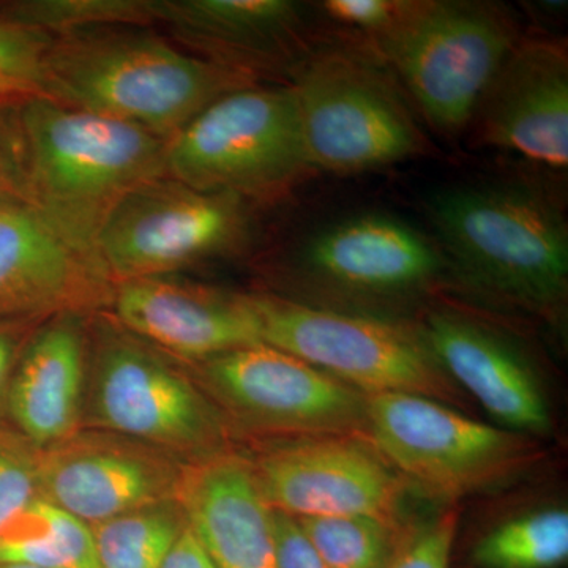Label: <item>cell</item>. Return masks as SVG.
Here are the masks:
<instances>
[{
	"mask_svg": "<svg viewBox=\"0 0 568 568\" xmlns=\"http://www.w3.org/2000/svg\"><path fill=\"white\" fill-rule=\"evenodd\" d=\"M43 80L44 99L168 141L220 97L260 78L182 51L151 28H95L52 37Z\"/></svg>",
	"mask_w": 568,
	"mask_h": 568,
	"instance_id": "obj_1",
	"label": "cell"
},
{
	"mask_svg": "<svg viewBox=\"0 0 568 568\" xmlns=\"http://www.w3.org/2000/svg\"><path fill=\"white\" fill-rule=\"evenodd\" d=\"M18 122L29 204L99 261L97 241L114 209L138 186L168 175V141L48 99L18 108Z\"/></svg>",
	"mask_w": 568,
	"mask_h": 568,
	"instance_id": "obj_2",
	"label": "cell"
},
{
	"mask_svg": "<svg viewBox=\"0 0 568 568\" xmlns=\"http://www.w3.org/2000/svg\"><path fill=\"white\" fill-rule=\"evenodd\" d=\"M82 428L132 437L185 463L234 450L230 426L186 365L123 327L110 310L89 320Z\"/></svg>",
	"mask_w": 568,
	"mask_h": 568,
	"instance_id": "obj_3",
	"label": "cell"
},
{
	"mask_svg": "<svg viewBox=\"0 0 568 568\" xmlns=\"http://www.w3.org/2000/svg\"><path fill=\"white\" fill-rule=\"evenodd\" d=\"M428 212L467 278L537 312L566 298L567 222L544 194L515 185L463 186L437 193Z\"/></svg>",
	"mask_w": 568,
	"mask_h": 568,
	"instance_id": "obj_4",
	"label": "cell"
},
{
	"mask_svg": "<svg viewBox=\"0 0 568 568\" xmlns=\"http://www.w3.org/2000/svg\"><path fill=\"white\" fill-rule=\"evenodd\" d=\"M519 40L510 13L497 3L410 0L402 20L375 43L428 122L457 133L473 122Z\"/></svg>",
	"mask_w": 568,
	"mask_h": 568,
	"instance_id": "obj_5",
	"label": "cell"
},
{
	"mask_svg": "<svg viewBox=\"0 0 568 568\" xmlns=\"http://www.w3.org/2000/svg\"><path fill=\"white\" fill-rule=\"evenodd\" d=\"M312 170L291 85L226 93L166 142V174L200 192L282 196Z\"/></svg>",
	"mask_w": 568,
	"mask_h": 568,
	"instance_id": "obj_6",
	"label": "cell"
},
{
	"mask_svg": "<svg viewBox=\"0 0 568 568\" xmlns=\"http://www.w3.org/2000/svg\"><path fill=\"white\" fill-rule=\"evenodd\" d=\"M261 343L294 355L365 395L409 394L444 405H462L424 331L377 317L246 294Z\"/></svg>",
	"mask_w": 568,
	"mask_h": 568,
	"instance_id": "obj_7",
	"label": "cell"
},
{
	"mask_svg": "<svg viewBox=\"0 0 568 568\" xmlns=\"http://www.w3.org/2000/svg\"><path fill=\"white\" fill-rule=\"evenodd\" d=\"M291 85L312 170L362 173L424 152L425 141L386 74L361 55L302 59Z\"/></svg>",
	"mask_w": 568,
	"mask_h": 568,
	"instance_id": "obj_8",
	"label": "cell"
},
{
	"mask_svg": "<svg viewBox=\"0 0 568 568\" xmlns=\"http://www.w3.org/2000/svg\"><path fill=\"white\" fill-rule=\"evenodd\" d=\"M233 436L368 440L366 396L275 347L253 345L186 365Z\"/></svg>",
	"mask_w": 568,
	"mask_h": 568,
	"instance_id": "obj_9",
	"label": "cell"
},
{
	"mask_svg": "<svg viewBox=\"0 0 568 568\" xmlns=\"http://www.w3.org/2000/svg\"><path fill=\"white\" fill-rule=\"evenodd\" d=\"M365 396L369 443L429 495H473L537 462L536 443L521 433L480 424L444 403L409 394Z\"/></svg>",
	"mask_w": 568,
	"mask_h": 568,
	"instance_id": "obj_10",
	"label": "cell"
},
{
	"mask_svg": "<svg viewBox=\"0 0 568 568\" xmlns=\"http://www.w3.org/2000/svg\"><path fill=\"white\" fill-rule=\"evenodd\" d=\"M246 201L200 192L170 175L138 186L122 201L97 241L112 284L170 276L227 256L248 241Z\"/></svg>",
	"mask_w": 568,
	"mask_h": 568,
	"instance_id": "obj_11",
	"label": "cell"
},
{
	"mask_svg": "<svg viewBox=\"0 0 568 568\" xmlns=\"http://www.w3.org/2000/svg\"><path fill=\"white\" fill-rule=\"evenodd\" d=\"M248 458L274 511L293 518L372 517L399 525L406 480L362 437L265 440Z\"/></svg>",
	"mask_w": 568,
	"mask_h": 568,
	"instance_id": "obj_12",
	"label": "cell"
},
{
	"mask_svg": "<svg viewBox=\"0 0 568 568\" xmlns=\"http://www.w3.org/2000/svg\"><path fill=\"white\" fill-rule=\"evenodd\" d=\"M190 463L142 440L81 428L40 448L41 496L85 525L178 500Z\"/></svg>",
	"mask_w": 568,
	"mask_h": 568,
	"instance_id": "obj_13",
	"label": "cell"
},
{
	"mask_svg": "<svg viewBox=\"0 0 568 568\" xmlns=\"http://www.w3.org/2000/svg\"><path fill=\"white\" fill-rule=\"evenodd\" d=\"M114 284L29 203L0 204V323L93 316Z\"/></svg>",
	"mask_w": 568,
	"mask_h": 568,
	"instance_id": "obj_14",
	"label": "cell"
},
{
	"mask_svg": "<svg viewBox=\"0 0 568 568\" xmlns=\"http://www.w3.org/2000/svg\"><path fill=\"white\" fill-rule=\"evenodd\" d=\"M478 138L555 170L568 166V55L552 40H519L478 103Z\"/></svg>",
	"mask_w": 568,
	"mask_h": 568,
	"instance_id": "obj_15",
	"label": "cell"
},
{
	"mask_svg": "<svg viewBox=\"0 0 568 568\" xmlns=\"http://www.w3.org/2000/svg\"><path fill=\"white\" fill-rule=\"evenodd\" d=\"M110 312L123 327L185 365L261 345L248 295L170 276L115 284Z\"/></svg>",
	"mask_w": 568,
	"mask_h": 568,
	"instance_id": "obj_16",
	"label": "cell"
},
{
	"mask_svg": "<svg viewBox=\"0 0 568 568\" xmlns=\"http://www.w3.org/2000/svg\"><path fill=\"white\" fill-rule=\"evenodd\" d=\"M298 265L317 283L354 294H405L439 275L440 254L409 224L368 213L310 237Z\"/></svg>",
	"mask_w": 568,
	"mask_h": 568,
	"instance_id": "obj_17",
	"label": "cell"
},
{
	"mask_svg": "<svg viewBox=\"0 0 568 568\" xmlns=\"http://www.w3.org/2000/svg\"><path fill=\"white\" fill-rule=\"evenodd\" d=\"M178 500L216 568H276L274 514L245 455L190 463Z\"/></svg>",
	"mask_w": 568,
	"mask_h": 568,
	"instance_id": "obj_18",
	"label": "cell"
},
{
	"mask_svg": "<svg viewBox=\"0 0 568 568\" xmlns=\"http://www.w3.org/2000/svg\"><path fill=\"white\" fill-rule=\"evenodd\" d=\"M89 320L51 317L33 332L11 379L7 416L33 446L47 448L82 428Z\"/></svg>",
	"mask_w": 568,
	"mask_h": 568,
	"instance_id": "obj_19",
	"label": "cell"
},
{
	"mask_svg": "<svg viewBox=\"0 0 568 568\" xmlns=\"http://www.w3.org/2000/svg\"><path fill=\"white\" fill-rule=\"evenodd\" d=\"M426 342L444 372L511 432L547 433L551 418L536 373L507 339L454 313H433Z\"/></svg>",
	"mask_w": 568,
	"mask_h": 568,
	"instance_id": "obj_20",
	"label": "cell"
},
{
	"mask_svg": "<svg viewBox=\"0 0 568 568\" xmlns=\"http://www.w3.org/2000/svg\"><path fill=\"white\" fill-rule=\"evenodd\" d=\"M301 24L291 0H159V26L175 40L256 78L291 61Z\"/></svg>",
	"mask_w": 568,
	"mask_h": 568,
	"instance_id": "obj_21",
	"label": "cell"
},
{
	"mask_svg": "<svg viewBox=\"0 0 568 568\" xmlns=\"http://www.w3.org/2000/svg\"><path fill=\"white\" fill-rule=\"evenodd\" d=\"M0 564L99 568L91 526L43 496L0 532Z\"/></svg>",
	"mask_w": 568,
	"mask_h": 568,
	"instance_id": "obj_22",
	"label": "cell"
},
{
	"mask_svg": "<svg viewBox=\"0 0 568 568\" xmlns=\"http://www.w3.org/2000/svg\"><path fill=\"white\" fill-rule=\"evenodd\" d=\"M189 526L179 500L140 508L92 526L99 568H162Z\"/></svg>",
	"mask_w": 568,
	"mask_h": 568,
	"instance_id": "obj_23",
	"label": "cell"
},
{
	"mask_svg": "<svg viewBox=\"0 0 568 568\" xmlns=\"http://www.w3.org/2000/svg\"><path fill=\"white\" fill-rule=\"evenodd\" d=\"M568 559V514L545 508L508 519L481 538L474 560L481 568H556Z\"/></svg>",
	"mask_w": 568,
	"mask_h": 568,
	"instance_id": "obj_24",
	"label": "cell"
},
{
	"mask_svg": "<svg viewBox=\"0 0 568 568\" xmlns=\"http://www.w3.org/2000/svg\"><path fill=\"white\" fill-rule=\"evenodd\" d=\"M11 21L50 36L95 28H152L159 0H22L0 7Z\"/></svg>",
	"mask_w": 568,
	"mask_h": 568,
	"instance_id": "obj_25",
	"label": "cell"
},
{
	"mask_svg": "<svg viewBox=\"0 0 568 568\" xmlns=\"http://www.w3.org/2000/svg\"><path fill=\"white\" fill-rule=\"evenodd\" d=\"M328 568H387L405 534L372 517L295 518Z\"/></svg>",
	"mask_w": 568,
	"mask_h": 568,
	"instance_id": "obj_26",
	"label": "cell"
},
{
	"mask_svg": "<svg viewBox=\"0 0 568 568\" xmlns=\"http://www.w3.org/2000/svg\"><path fill=\"white\" fill-rule=\"evenodd\" d=\"M52 36L0 14V106L44 99L43 63Z\"/></svg>",
	"mask_w": 568,
	"mask_h": 568,
	"instance_id": "obj_27",
	"label": "cell"
},
{
	"mask_svg": "<svg viewBox=\"0 0 568 568\" xmlns=\"http://www.w3.org/2000/svg\"><path fill=\"white\" fill-rule=\"evenodd\" d=\"M41 497L40 448L0 424V532Z\"/></svg>",
	"mask_w": 568,
	"mask_h": 568,
	"instance_id": "obj_28",
	"label": "cell"
},
{
	"mask_svg": "<svg viewBox=\"0 0 568 568\" xmlns=\"http://www.w3.org/2000/svg\"><path fill=\"white\" fill-rule=\"evenodd\" d=\"M459 525L457 508H448L422 528L405 534L387 568H448Z\"/></svg>",
	"mask_w": 568,
	"mask_h": 568,
	"instance_id": "obj_29",
	"label": "cell"
},
{
	"mask_svg": "<svg viewBox=\"0 0 568 568\" xmlns=\"http://www.w3.org/2000/svg\"><path fill=\"white\" fill-rule=\"evenodd\" d=\"M29 203L18 110L0 106V204Z\"/></svg>",
	"mask_w": 568,
	"mask_h": 568,
	"instance_id": "obj_30",
	"label": "cell"
},
{
	"mask_svg": "<svg viewBox=\"0 0 568 568\" xmlns=\"http://www.w3.org/2000/svg\"><path fill=\"white\" fill-rule=\"evenodd\" d=\"M323 7L332 20L377 39L402 20L409 0H327Z\"/></svg>",
	"mask_w": 568,
	"mask_h": 568,
	"instance_id": "obj_31",
	"label": "cell"
},
{
	"mask_svg": "<svg viewBox=\"0 0 568 568\" xmlns=\"http://www.w3.org/2000/svg\"><path fill=\"white\" fill-rule=\"evenodd\" d=\"M276 568H328L305 536L297 519L272 510Z\"/></svg>",
	"mask_w": 568,
	"mask_h": 568,
	"instance_id": "obj_32",
	"label": "cell"
},
{
	"mask_svg": "<svg viewBox=\"0 0 568 568\" xmlns=\"http://www.w3.org/2000/svg\"><path fill=\"white\" fill-rule=\"evenodd\" d=\"M44 321L0 323V417L7 416V399L14 369L33 332Z\"/></svg>",
	"mask_w": 568,
	"mask_h": 568,
	"instance_id": "obj_33",
	"label": "cell"
},
{
	"mask_svg": "<svg viewBox=\"0 0 568 568\" xmlns=\"http://www.w3.org/2000/svg\"><path fill=\"white\" fill-rule=\"evenodd\" d=\"M162 568H216L207 555L200 538L186 526L178 538L170 555L164 559Z\"/></svg>",
	"mask_w": 568,
	"mask_h": 568,
	"instance_id": "obj_34",
	"label": "cell"
},
{
	"mask_svg": "<svg viewBox=\"0 0 568 568\" xmlns=\"http://www.w3.org/2000/svg\"><path fill=\"white\" fill-rule=\"evenodd\" d=\"M0 568H37V567L14 566V564H0Z\"/></svg>",
	"mask_w": 568,
	"mask_h": 568,
	"instance_id": "obj_35",
	"label": "cell"
}]
</instances>
